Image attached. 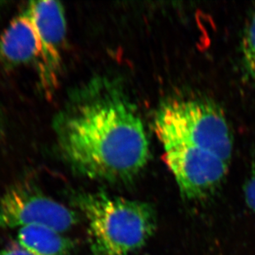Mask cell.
<instances>
[{
	"instance_id": "obj_5",
	"label": "cell",
	"mask_w": 255,
	"mask_h": 255,
	"mask_svg": "<svg viewBox=\"0 0 255 255\" xmlns=\"http://www.w3.org/2000/svg\"><path fill=\"white\" fill-rule=\"evenodd\" d=\"M34 23L38 35L39 52L36 68L40 89L48 99L59 86L62 55L66 36V19L61 3L56 1H32Z\"/></svg>"
},
{
	"instance_id": "obj_6",
	"label": "cell",
	"mask_w": 255,
	"mask_h": 255,
	"mask_svg": "<svg viewBox=\"0 0 255 255\" xmlns=\"http://www.w3.org/2000/svg\"><path fill=\"white\" fill-rule=\"evenodd\" d=\"M39 40L28 2L0 35V61L7 67L36 62Z\"/></svg>"
},
{
	"instance_id": "obj_4",
	"label": "cell",
	"mask_w": 255,
	"mask_h": 255,
	"mask_svg": "<svg viewBox=\"0 0 255 255\" xmlns=\"http://www.w3.org/2000/svg\"><path fill=\"white\" fill-rule=\"evenodd\" d=\"M77 223L74 211L28 183L12 186L0 199V228L41 226L61 233Z\"/></svg>"
},
{
	"instance_id": "obj_7",
	"label": "cell",
	"mask_w": 255,
	"mask_h": 255,
	"mask_svg": "<svg viewBox=\"0 0 255 255\" xmlns=\"http://www.w3.org/2000/svg\"><path fill=\"white\" fill-rule=\"evenodd\" d=\"M17 242L31 255H71L74 244L59 231L41 226L20 228Z\"/></svg>"
},
{
	"instance_id": "obj_10",
	"label": "cell",
	"mask_w": 255,
	"mask_h": 255,
	"mask_svg": "<svg viewBox=\"0 0 255 255\" xmlns=\"http://www.w3.org/2000/svg\"><path fill=\"white\" fill-rule=\"evenodd\" d=\"M0 255H31L20 246H12L0 250Z\"/></svg>"
},
{
	"instance_id": "obj_9",
	"label": "cell",
	"mask_w": 255,
	"mask_h": 255,
	"mask_svg": "<svg viewBox=\"0 0 255 255\" xmlns=\"http://www.w3.org/2000/svg\"><path fill=\"white\" fill-rule=\"evenodd\" d=\"M244 192L246 203L255 212V156L251 165V173L245 184Z\"/></svg>"
},
{
	"instance_id": "obj_8",
	"label": "cell",
	"mask_w": 255,
	"mask_h": 255,
	"mask_svg": "<svg viewBox=\"0 0 255 255\" xmlns=\"http://www.w3.org/2000/svg\"><path fill=\"white\" fill-rule=\"evenodd\" d=\"M242 53L246 70L255 82V7L244 31Z\"/></svg>"
},
{
	"instance_id": "obj_3",
	"label": "cell",
	"mask_w": 255,
	"mask_h": 255,
	"mask_svg": "<svg viewBox=\"0 0 255 255\" xmlns=\"http://www.w3.org/2000/svg\"><path fill=\"white\" fill-rule=\"evenodd\" d=\"M73 202L86 218L93 255H128L156 230L155 211L147 202L104 192L76 193Z\"/></svg>"
},
{
	"instance_id": "obj_2",
	"label": "cell",
	"mask_w": 255,
	"mask_h": 255,
	"mask_svg": "<svg viewBox=\"0 0 255 255\" xmlns=\"http://www.w3.org/2000/svg\"><path fill=\"white\" fill-rule=\"evenodd\" d=\"M153 126L183 198H204L222 183L234 140L227 118L216 104L198 99L165 102L155 113Z\"/></svg>"
},
{
	"instance_id": "obj_11",
	"label": "cell",
	"mask_w": 255,
	"mask_h": 255,
	"mask_svg": "<svg viewBox=\"0 0 255 255\" xmlns=\"http://www.w3.org/2000/svg\"><path fill=\"white\" fill-rule=\"evenodd\" d=\"M2 115H1V113H0V135L2 134Z\"/></svg>"
},
{
	"instance_id": "obj_1",
	"label": "cell",
	"mask_w": 255,
	"mask_h": 255,
	"mask_svg": "<svg viewBox=\"0 0 255 255\" xmlns=\"http://www.w3.org/2000/svg\"><path fill=\"white\" fill-rule=\"evenodd\" d=\"M53 130L61 158L90 179L130 183L149 161L143 121L125 88L112 78L98 76L75 89Z\"/></svg>"
}]
</instances>
